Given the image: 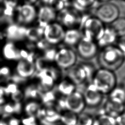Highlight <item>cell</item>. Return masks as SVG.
Returning <instances> with one entry per match:
<instances>
[{
    "label": "cell",
    "mask_w": 125,
    "mask_h": 125,
    "mask_svg": "<svg viewBox=\"0 0 125 125\" xmlns=\"http://www.w3.org/2000/svg\"><path fill=\"white\" fill-rule=\"evenodd\" d=\"M98 60L101 68L114 72L123 64L125 55L117 46L112 45L102 48Z\"/></svg>",
    "instance_id": "obj_1"
},
{
    "label": "cell",
    "mask_w": 125,
    "mask_h": 125,
    "mask_svg": "<svg viewBox=\"0 0 125 125\" xmlns=\"http://www.w3.org/2000/svg\"><path fill=\"white\" fill-rule=\"evenodd\" d=\"M91 83L103 95L109 94L116 87L117 79L113 71L101 67L95 71Z\"/></svg>",
    "instance_id": "obj_2"
},
{
    "label": "cell",
    "mask_w": 125,
    "mask_h": 125,
    "mask_svg": "<svg viewBox=\"0 0 125 125\" xmlns=\"http://www.w3.org/2000/svg\"><path fill=\"white\" fill-rule=\"evenodd\" d=\"M83 25V38L94 42L99 40L105 28L104 24L95 17L87 18Z\"/></svg>",
    "instance_id": "obj_3"
},
{
    "label": "cell",
    "mask_w": 125,
    "mask_h": 125,
    "mask_svg": "<svg viewBox=\"0 0 125 125\" xmlns=\"http://www.w3.org/2000/svg\"><path fill=\"white\" fill-rule=\"evenodd\" d=\"M118 7L113 3L105 2L100 4L96 9L95 17L104 24H110L119 17Z\"/></svg>",
    "instance_id": "obj_4"
},
{
    "label": "cell",
    "mask_w": 125,
    "mask_h": 125,
    "mask_svg": "<svg viewBox=\"0 0 125 125\" xmlns=\"http://www.w3.org/2000/svg\"><path fill=\"white\" fill-rule=\"evenodd\" d=\"M65 31L60 23L55 21L44 28L43 37L48 44L56 45L63 42Z\"/></svg>",
    "instance_id": "obj_5"
},
{
    "label": "cell",
    "mask_w": 125,
    "mask_h": 125,
    "mask_svg": "<svg viewBox=\"0 0 125 125\" xmlns=\"http://www.w3.org/2000/svg\"><path fill=\"white\" fill-rule=\"evenodd\" d=\"M76 61V54L70 48L63 47L57 50L54 61L59 68L68 70L75 65Z\"/></svg>",
    "instance_id": "obj_6"
},
{
    "label": "cell",
    "mask_w": 125,
    "mask_h": 125,
    "mask_svg": "<svg viewBox=\"0 0 125 125\" xmlns=\"http://www.w3.org/2000/svg\"><path fill=\"white\" fill-rule=\"evenodd\" d=\"M64 102L66 110L78 115L83 112L86 106L83 94L76 90L65 97Z\"/></svg>",
    "instance_id": "obj_7"
},
{
    "label": "cell",
    "mask_w": 125,
    "mask_h": 125,
    "mask_svg": "<svg viewBox=\"0 0 125 125\" xmlns=\"http://www.w3.org/2000/svg\"><path fill=\"white\" fill-rule=\"evenodd\" d=\"M60 117L61 112L51 106L42 107L37 118L43 125H56L60 123Z\"/></svg>",
    "instance_id": "obj_8"
},
{
    "label": "cell",
    "mask_w": 125,
    "mask_h": 125,
    "mask_svg": "<svg viewBox=\"0 0 125 125\" xmlns=\"http://www.w3.org/2000/svg\"><path fill=\"white\" fill-rule=\"evenodd\" d=\"M77 50L78 54L83 59H90L97 55L98 46L95 42L82 38L77 45Z\"/></svg>",
    "instance_id": "obj_9"
},
{
    "label": "cell",
    "mask_w": 125,
    "mask_h": 125,
    "mask_svg": "<svg viewBox=\"0 0 125 125\" xmlns=\"http://www.w3.org/2000/svg\"><path fill=\"white\" fill-rule=\"evenodd\" d=\"M56 10L48 5H43L37 11V20L39 26L44 28L48 24L55 22L57 18Z\"/></svg>",
    "instance_id": "obj_10"
},
{
    "label": "cell",
    "mask_w": 125,
    "mask_h": 125,
    "mask_svg": "<svg viewBox=\"0 0 125 125\" xmlns=\"http://www.w3.org/2000/svg\"><path fill=\"white\" fill-rule=\"evenodd\" d=\"M83 95L86 105L90 107H96L102 102L104 95L91 83L86 86Z\"/></svg>",
    "instance_id": "obj_11"
},
{
    "label": "cell",
    "mask_w": 125,
    "mask_h": 125,
    "mask_svg": "<svg viewBox=\"0 0 125 125\" xmlns=\"http://www.w3.org/2000/svg\"><path fill=\"white\" fill-rule=\"evenodd\" d=\"M37 11L32 4L22 5L19 8V21L25 24L32 23L37 19Z\"/></svg>",
    "instance_id": "obj_12"
},
{
    "label": "cell",
    "mask_w": 125,
    "mask_h": 125,
    "mask_svg": "<svg viewBox=\"0 0 125 125\" xmlns=\"http://www.w3.org/2000/svg\"><path fill=\"white\" fill-rule=\"evenodd\" d=\"M61 21L62 26L67 27L68 29L76 28L75 27L78 24H81L82 19L75 10L70 9H63L62 10L60 14Z\"/></svg>",
    "instance_id": "obj_13"
},
{
    "label": "cell",
    "mask_w": 125,
    "mask_h": 125,
    "mask_svg": "<svg viewBox=\"0 0 125 125\" xmlns=\"http://www.w3.org/2000/svg\"><path fill=\"white\" fill-rule=\"evenodd\" d=\"M67 71V78L76 85L81 84L87 80L86 72L81 64H75Z\"/></svg>",
    "instance_id": "obj_14"
},
{
    "label": "cell",
    "mask_w": 125,
    "mask_h": 125,
    "mask_svg": "<svg viewBox=\"0 0 125 125\" xmlns=\"http://www.w3.org/2000/svg\"><path fill=\"white\" fill-rule=\"evenodd\" d=\"M36 70L35 62L26 59H21L17 65V72L19 76L22 79L32 76Z\"/></svg>",
    "instance_id": "obj_15"
},
{
    "label": "cell",
    "mask_w": 125,
    "mask_h": 125,
    "mask_svg": "<svg viewBox=\"0 0 125 125\" xmlns=\"http://www.w3.org/2000/svg\"><path fill=\"white\" fill-rule=\"evenodd\" d=\"M124 109L125 104L108 99L105 104L104 106V113L116 118L118 115L124 112Z\"/></svg>",
    "instance_id": "obj_16"
},
{
    "label": "cell",
    "mask_w": 125,
    "mask_h": 125,
    "mask_svg": "<svg viewBox=\"0 0 125 125\" xmlns=\"http://www.w3.org/2000/svg\"><path fill=\"white\" fill-rule=\"evenodd\" d=\"M83 38L82 32L77 28H70L65 31L63 42L68 46H75Z\"/></svg>",
    "instance_id": "obj_17"
},
{
    "label": "cell",
    "mask_w": 125,
    "mask_h": 125,
    "mask_svg": "<svg viewBox=\"0 0 125 125\" xmlns=\"http://www.w3.org/2000/svg\"><path fill=\"white\" fill-rule=\"evenodd\" d=\"M118 38L114 31L109 26L105 27L101 37L97 42L98 47L102 48L112 45L113 43Z\"/></svg>",
    "instance_id": "obj_18"
},
{
    "label": "cell",
    "mask_w": 125,
    "mask_h": 125,
    "mask_svg": "<svg viewBox=\"0 0 125 125\" xmlns=\"http://www.w3.org/2000/svg\"><path fill=\"white\" fill-rule=\"evenodd\" d=\"M75 88L76 85L68 78L61 81L57 86L59 92L64 97L76 91Z\"/></svg>",
    "instance_id": "obj_19"
},
{
    "label": "cell",
    "mask_w": 125,
    "mask_h": 125,
    "mask_svg": "<svg viewBox=\"0 0 125 125\" xmlns=\"http://www.w3.org/2000/svg\"><path fill=\"white\" fill-rule=\"evenodd\" d=\"M78 114L68 110L61 113L60 123L63 125H78Z\"/></svg>",
    "instance_id": "obj_20"
},
{
    "label": "cell",
    "mask_w": 125,
    "mask_h": 125,
    "mask_svg": "<svg viewBox=\"0 0 125 125\" xmlns=\"http://www.w3.org/2000/svg\"><path fill=\"white\" fill-rule=\"evenodd\" d=\"M109 27L114 31L118 38L125 36V18L119 17L112 23Z\"/></svg>",
    "instance_id": "obj_21"
},
{
    "label": "cell",
    "mask_w": 125,
    "mask_h": 125,
    "mask_svg": "<svg viewBox=\"0 0 125 125\" xmlns=\"http://www.w3.org/2000/svg\"><path fill=\"white\" fill-rule=\"evenodd\" d=\"M42 107L41 103L36 101H31L25 104L24 111L26 116H34L37 118V116Z\"/></svg>",
    "instance_id": "obj_22"
},
{
    "label": "cell",
    "mask_w": 125,
    "mask_h": 125,
    "mask_svg": "<svg viewBox=\"0 0 125 125\" xmlns=\"http://www.w3.org/2000/svg\"><path fill=\"white\" fill-rule=\"evenodd\" d=\"M93 125H117L116 119L105 113H102L94 118Z\"/></svg>",
    "instance_id": "obj_23"
},
{
    "label": "cell",
    "mask_w": 125,
    "mask_h": 125,
    "mask_svg": "<svg viewBox=\"0 0 125 125\" xmlns=\"http://www.w3.org/2000/svg\"><path fill=\"white\" fill-rule=\"evenodd\" d=\"M109 99L125 104V90L121 86L115 87L109 93Z\"/></svg>",
    "instance_id": "obj_24"
},
{
    "label": "cell",
    "mask_w": 125,
    "mask_h": 125,
    "mask_svg": "<svg viewBox=\"0 0 125 125\" xmlns=\"http://www.w3.org/2000/svg\"><path fill=\"white\" fill-rule=\"evenodd\" d=\"M3 55L6 59L13 60L19 59L20 57L19 52L15 49L12 43H7L3 48Z\"/></svg>",
    "instance_id": "obj_25"
},
{
    "label": "cell",
    "mask_w": 125,
    "mask_h": 125,
    "mask_svg": "<svg viewBox=\"0 0 125 125\" xmlns=\"http://www.w3.org/2000/svg\"><path fill=\"white\" fill-rule=\"evenodd\" d=\"M40 99L41 102L45 106H52L53 103L57 101L55 94L51 90L42 93Z\"/></svg>",
    "instance_id": "obj_26"
},
{
    "label": "cell",
    "mask_w": 125,
    "mask_h": 125,
    "mask_svg": "<svg viewBox=\"0 0 125 125\" xmlns=\"http://www.w3.org/2000/svg\"><path fill=\"white\" fill-rule=\"evenodd\" d=\"M95 2L94 0H76L73 1L72 4L76 10L80 12L91 7Z\"/></svg>",
    "instance_id": "obj_27"
},
{
    "label": "cell",
    "mask_w": 125,
    "mask_h": 125,
    "mask_svg": "<svg viewBox=\"0 0 125 125\" xmlns=\"http://www.w3.org/2000/svg\"><path fill=\"white\" fill-rule=\"evenodd\" d=\"M42 93L39 89L38 85H32L28 87L25 91V96L28 98L36 99L41 98Z\"/></svg>",
    "instance_id": "obj_28"
},
{
    "label": "cell",
    "mask_w": 125,
    "mask_h": 125,
    "mask_svg": "<svg viewBox=\"0 0 125 125\" xmlns=\"http://www.w3.org/2000/svg\"><path fill=\"white\" fill-rule=\"evenodd\" d=\"M94 120L90 115L82 113L78 115V125H93Z\"/></svg>",
    "instance_id": "obj_29"
},
{
    "label": "cell",
    "mask_w": 125,
    "mask_h": 125,
    "mask_svg": "<svg viewBox=\"0 0 125 125\" xmlns=\"http://www.w3.org/2000/svg\"><path fill=\"white\" fill-rule=\"evenodd\" d=\"M7 35L10 39L20 38L21 37L19 33V26L12 24L10 25L7 29Z\"/></svg>",
    "instance_id": "obj_30"
},
{
    "label": "cell",
    "mask_w": 125,
    "mask_h": 125,
    "mask_svg": "<svg viewBox=\"0 0 125 125\" xmlns=\"http://www.w3.org/2000/svg\"><path fill=\"white\" fill-rule=\"evenodd\" d=\"M21 125H40V123L36 117L25 116L21 119Z\"/></svg>",
    "instance_id": "obj_31"
},
{
    "label": "cell",
    "mask_w": 125,
    "mask_h": 125,
    "mask_svg": "<svg viewBox=\"0 0 125 125\" xmlns=\"http://www.w3.org/2000/svg\"><path fill=\"white\" fill-rule=\"evenodd\" d=\"M2 110L3 113L6 115H11L15 113L14 105L10 104H7L4 105Z\"/></svg>",
    "instance_id": "obj_32"
},
{
    "label": "cell",
    "mask_w": 125,
    "mask_h": 125,
    "mask_svg": "<svg viewBox=\"0 0 125 125\" xmlns=\"http://www.w3.org/2000/svg\"><path fill=\"white\" fill-rule=\"evenodd\" d=\"M14 5V4L12 2L8 1L6 2L5 9L4 10V13L6 16H10L12 15Z\"/></svg>",
    "instance_id": "obj_33"
},
{
    "label": "cell",
    "mask_w": 125,
    "mask_h": 125,
    "mask_svg": "<svg viewBox=\"0 0 125 125\" xmlns=\"http://www.w3.org/2000/svg\"><path fill=\"white\" fill-rule=\"evenodd\" d=\"M18 90L17 86L15 83H10L6 87L4 88V92L7 94H13Z\"/></svg>",
    "instance_id": "obj_34"
},
{
    "label": "cell",
    "mask_w": 125,
    "mask_h": 125,
    "mask_svg": "<svg viewBox=\"0 0 125 125\" xmlns=\"http://www.w3.org/2000/svg\"><path fill=\"white\" fill-rule=\"evenodd\" d=\"M117 46L125 55V36L118 38Z\"/></svg>",
    "instance_id": "obj_35"
},
{
    "label": "cell",
    "mask_w": 125,
    "mask_h": 125,
    "mask_svg": "<svg viewBox=\"0 0 125 125\" xmlns=\"http://www.w3.org/2000/svg\"><path fill=\"white\" fill-rule=\"evenodd\" d=\"M8 125H21V119L16 117H10L7 120Z\"/></svg>",
    "instance_id": "obj_36"
},
{
    "label": "cell",
    "mask_w": 125,
    "mask_h": 125,
    "mask_svg": "<svg viewBox=\"0 0 125 125\" xmlns=\"http://www.w3.org/2000/svg\"><path fill=\"white\" fill-rule=\"evenodd\" d=\"M115 119L117 125H125V112L121 113Z\"/></svg>",
    "instance_id": "obj_37"
},
{
    "label": "cell",
    "mask_w": 125,
    "mask_h": 125,
    "mask_svg": "<svg viewBox=\"0 0 125 125\" xmlns=\"http://www.w3.org/2000/svg\"><path fill=\"white\" fill-rule=\"evenodd\" d=\"M22 94L19 90L15 93L12 94V99L15 103H20V101L22 99Z\"/></svg>",
    "instance_id": "obj_38"
},
{
    "label": "cell",
    "mask_w": 125,
    "mask_h": 125,
    "mask_svg": "<svg viewBox=\"0 0 125 125\" xmlns=\"http://www.w3.org/2000/svg\"><path fill=\"white\" fill-rule=\"evenodd\" d=\"M9 70L7 67H4L0 69V75H7L9 74Z\"/></svg>",
    "instance_id": "obj_39"
},
{
    "label": "cell",
    "mask_w": 125,
    "mask_h": 125,
    "mask_svg": "<svg viewBox=\"0 0 125 125\" xmlns=\"http://www.w3.org/2000/svg\"><path fill=\"white\" fill-rule=\"evenodd\" d=\"M0 125H8L7 121L4 119H0Z\"/></svg>",
    "instance_id": "obj_40"
},
{
    "label": "cell",
    "mask_w": 125,
    "mask_h": 125,
    "mask_svg": "<svg viewBox=\"0 0 125 125\" xmlns=\"http://www.w3.org/2000/svg\"><path fill=\"white\" fill-rule=\"evenodd\" d=\"M121 87L125 90V78H124L122 82V86Z\"/></svg>",
    "instance_id": "obj_41"
},
{
    "label": "cell",
    "mask_w": 125,
    "mask_h": 125,
    "mask_svg": "<svg viewBox=\"0 0 125 125\" xmlns=\"http://www.w3.org/2000/svg\"><path fill=\"white\" fill-rule=\"evenodd\" d=\"M4 92V89L0 88V98H2V96Z\"/></svg>",
    "instance_id": "obj_42"
}]
</instances>
